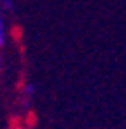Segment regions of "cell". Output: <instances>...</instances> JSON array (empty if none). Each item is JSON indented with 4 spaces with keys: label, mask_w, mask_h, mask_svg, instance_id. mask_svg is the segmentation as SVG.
I'll list each match as a JSON object with an SVG mask.
<instances>
[{
    "label": "cell",
    "mask_w": 126,
    "mask_h": 129,
    "mask_svg": "<svg viewBox=\"0 0 126 129\" xmlns=\"http://www.w3.org/2000/svg\"><path fill=\"white\" fill-rule=\"evenodd\" d=\"M20 104L24 106V108H29L33 102V96H35V86H33L31 82H22V86H20Z\"/></svg>",
    "instance_id": "1"
},
{
    "label": "cell",
    "mask_w": 126,
    "mask_h": 129,
    "mask_svg": "<svg viewBox=\"0 0 126 129\" xmlns=\"http://www.w3.org/2000/svg\"><path fill=\"white\" fill-rule=\"evenodd\" d=\"M6 18H8V16H2V20H0V47H4V45H6V37H8Z\"/></svg>",
    "instance_id": "2"
},
{
    "label": "cell",
    "mask_w": 126,
    "mask_h": 129,
    "mask_svg": "<svg viewBox=\"0 0 126 129\" xmlns=\"http://www.w3.org/2000/svg\"><path fill=\"white\" fill-rule=\"evenodd\" d=\"M14 0H0V10H2V16H10L14 12Z\"/></svg>",
    "instance_id": "3"
}]
</instances>
